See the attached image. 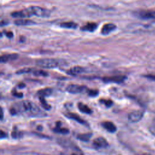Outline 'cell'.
I'll use <instances>...</instances> for the list:
<instances>
[{"instance_id":"35","label":"cell","mask_w":155,"mask_h":155,"mask_svg":"<svg viewBox=\"0 0 155 155\" xmlns=\"http://www.w3.org/2000/svg\"><path fill=\"white\" fill-rule=\"evenodd\" d=\"M136 155H150V154H146V153H140V154H137Z\"/></svg>"},{"instance_id":"26","label":"cell","mask_w":155,"mask_h":155,"mask_svg":"<svg viewBox=\"0 0 155 155\" xmlns=\"http://www.w3.org/2000/svg\"><path fill=\"white\" fill-rule=\"evenodd\" d=\"M87 92L88 93V94L91 97H94L98 95L99 91L97 90H91V89H87Z\"/></svg>"},{"instance_id":"19","label":"cell","mask_w":155,"mask_h":155,"mask_svg":"<svg viewBox=\"0 0 155 155\" xmlns=\"http://www.w3.org/2000/svg\"><path fill=\"white\" fill-rule=\"evenodd\" d=\"M91 136H92V134L91 133H87L79 134L77 135V138L81 141L88 142Z\"/></svg>"},{"instance_id":"33","label":"cell","mask_w":155,"mask_h":155,"mask_svg":"<svg viewBox=\"0 0 155 155\" xmlns=\"http://www.w3.org/2000/svg\"><path fill=\"white\" fill-rule=\"evenodd\" d=\"M145 77L153 80H155V75H147Z\"/></svg>"},{"instance_id":"25","label":"cell","mask_w":155,"mask_h":155,"mask_svg":"<svg viewBox=\"0 0 155 155\" xmlns=\"http://www.w3.org/2000/svg\"><path fill=\"white\" fill-rule=\"evenodd\" d=\"M100 102L102 103V104H104V105H105L107 107H110L112 104H113V102L112 101L110 100V99H101L99 100Z\"/></svg>"},{"instance_id":"17","label":"cell","mask_w":155,"mask_h":155,"mask_svg":"<svg viewBox=\"0 0 155 155\" xmlns=\"http://www.w3.org/2000/svg\"><path fill=\"white\" fill-rule=\"evenodd\" d=\"M52 93V89L50 88H45L44 89H41L38 91V94L39 96L42 97H47L50 96Z\"/></svg>"},{"instance_id":"15","label":"cell","mask_w":155,"mask_h":155,"mask_svg":"<svg viewBox=\"0 0 155 155\" xmlns=\"http://www.w3.org/2000/svg\"><path fill=\"white\" fill-rule=\"evenodd\" d=\"M78 108L79 110V111L83 113H85V114H90L92 113V111L91 110V108L87 105L82 103V102H79L78 103Z\"/></svg>"},{"instance_id":"12","label":"cell","mask_w":155,"mask_h":155,"mask_svg":"<svg viewBox=\"0 0 155 155\" xmlns=\"http://www.w3.org/2000/svg\"><path fill=\"white\" fill-rule=\"evenodd\" d=\"M18 58V54L16 53H12V54H4L1 56V63H5L11 61H13L16 59Z\"/></svg>"},{"instance_id":"31","label":"cell","mask_w":155,"mask_h":155,"mask_svg":"<svg viewBox=\"0 0 155 155\" xmlns=\"http://www.w3.org/2000/svg\"><path fill=\"white\" fill-rule=\"evenodd\" d=\"M5 34L7 36V37H8L9 38H12L13 36V33L11 32V31H6V32H5Z\"/></svg>"},{"instance_id":"7","label":"cell","mask_w":155,"mask_h":155,"mask_svg":"<svg viewBox=\"0 0 155 155\" xmlns=\"http://www.w3.org/2000/svg\"><path fill=\"white\" fill-rule=\"evenodd\" d=\"M137 16L143 19L155 21V10H144L137 13Z\"/></svg>"},{"instance_id":"13","label":"cell","mask_w":155,"mask_h":155,"mask_svg":"<svg viewBox=\"0 0 155 155\" xmlns=\"http://www.w3.org/2000/svg\"><path fill=\"white\" fill-rule=\"evenodd\" d=\"M85 69L80 66H74L73 67H71L70 69H69L67 71V73L71 76H76L79 74H81L82 73L84 72Z\"/></svg>"},{"instance_id":"27","label":"cell","mask_w":155,"mask_h":155,"mask_svg":"<svg viewBox=\"0 0 155 155\" xmlns=\"http://www.w3.org/2000/svg\"><path fill=\"white\" fill-rule=\"evenodd\" d=\"M21 133H20L19 131H18L17 130H13L12 133V136L14 138V139H16L17 137H21Z\"/></svg>"},{"instance_id":"11","label":"cell","mask_w":155,"mask_h":155,"mask_svg":"<svg viewBox=\"0 0 155 155\" xmlns=\"http://www.w3.org/2000/svg\"><path fill=\"white\" fill-rule=\"evenodd\" d=\"M116 28V26L114 24L108 23L105 24L101 30V33L102 35H108L111 31H114Z\"/></svg>"},{"instance_id":"24","label":"cell","mask_w":155,"mask_h":155,"mask_svg":"<svg viewBox=\"0 0 155 155\" xmlns=\"http://www.w3.org/2000/svg\"><path fill=\"white\" fill-rule=\"evenodd\" d=\"M35 69L31 68H24L22 69H20L16 71L17 74H25V73H32Z\"/></svg>"},{"instance_id":"23","label":"cell","mask_w":155,"mask_h":155,"mask_svg":"<svg viewBox=\"0 0 155 155\" xmlns=\"http://www.w3.org/2000/svg\"><path fill=\"white\" fill-rule=\"evenodd\" d=\"M32 73L34 75L38 76H48V73L47 71L41 70H34Z\"/></svg>"},{"instance_id":"4","label":"cell","mask_w":155,"mask_h":155,"mask_svg":"<svg viewBox=\"0 0 155 155\" xmlns=\"http://www.w3.org/2000/svg\"><path fill=\"white\" fill-rule=\"evenodd\" d=\"M88 88L85 86L80 85L77 84H70L66 88V91L71 94H78L82 93L85 91H87Z\"/></svg>"},{"instance_id":"2","label":"cell","mask_w":155,"mask_h":155,"mask_svg":"<svg viewBox=\"0 0 155 155\" xmlns=\"http://www.w3.org/2000/svg\"><path fill=\"white\" fill-rule=\"evenodd\" d=\"M11 15L14 18H28L33 15L39 17H48L50 16V12L40 7L31 6L22 10L14 12Z\"/></svg>"},{"instance_id":"29","label":"cell","mask_w":155,"mask_h":155,"mask_svg":"<svg viewBox=\"0 0 155 155\" xmlns=\"http://www.w3.org/2000/svg\"><path fill=\"white\" fill-rule=\"evenodd\" d=\"M12 93H13V95L18 97H22L23 96V94L22 93H18L16 90H14Z\"/></svg>"},{"instance_id":"8","label":"cell","mask_w":155,"mask_h":155,"mask_svg":"<svg viewBox=\"0 0 155 155\" xmlns=\"http://www.w3.org/2000/svg\"><path fill=\"white\" fill-rule=\"evenodd\" d=\"M127 77L123 75H117L111 77H104L102 78V81L105 83L109 82H114V83H121L123 82Z\"/></svg>"},{"instance_id":"5","label":"cell","mask_w":155,"mask_h":155,"mask_svg":"<svg viewBox=\"0 0 155 155\" xmlns=\"http://www.w3.org/2000/svg\"><path fill=\"white\" fill-rule=\"evenodd\" d=\"M143 116V112L140 110H134L128 115V119L130 122L135 123L140 121Z\"/></svg>"},{"instance_id":"18","label":"cell","mask_w":155,"mask_h":155,"mask_svg":"<svg viewBox=\"0 0 155 155\" xmlns=\"http://www.w3.org/2000/svg\"><path fill=\"white\" fill-rule=\"evenodd\" d=\"M15 24L17 25H28L35 24V22L28 19H18L15 21Z\"/></svg>"},{"instance_id":"6","label":"cell","mask_w":155,"mask_h":155,"mask_svg":"<svg viewBox=\"0 0 155 155\" xmlns=\"http://www.w3.org/2000/svg\"><path fill=\"white\" fill-rule=\"evenodd\" d=\"M93 146L96 149L106 148L108 146V142L104 137H99L93 140Z\"/></svg>"},{"instance_id":"10","label":"cell","mask_w":155,"mask_h":155,"mask_svg":"<svg viewBox=\"0 0 155 155\" xmlns=\"http://www.w3.org/2000/svg\"><path fill=\"white\" fill-rule=\"evenodd\" d=\"M102 126L108 132L113 133L116 131V126L110 121H105L101 124Z\"/></svg>"},{"instance_id":"20","label":"cell","mask_w":155,"mask_h":155,"mask_svg":"<svg viewBox=\"0 0 155 155\" xmlns=\"http://www.w3.org/2000/svg\"><path fill=\"white\" fill-rule=\"evenodd\" d=\"M61 155H84L78 148H73V150H68L61 153Z\"/></svg>"},{"instance_id":"28","label":"cell","mask_w":155,"mask_h":155,"mask_svg":"<svg viewBox=\"0 0 155 155\" xmlns=\"http://www.w3.org/2000/svg\"><path fill=\"white\" fill-rule=\"evenodd\" d=\"M149 130H150V131L151 133L152 134H153L154 136H155V124H152V125L150 127Z\"/></svg>"},{"instance_id":"1","label":"cell","mask_w":155,"mask_h":155,"mask_svg":"<svg viewBox=\"0 0 155 155\" xmlns=\"http://www.w3.org/2000/svg\"><path fill=\"white\" fill-rule=\"evenodd\" d=\"M10 112L12 114H22L31 117H43L47 114L35 103L25 100L14 104L11 107Z\"/></svg>"},{"instance_id":"34","label":"cell","mask_w":155,"mask_h":155,"mask_svg":"<svg viewBox=\"0 0 155 155\" xmlns=\"http://www.w3.org/2000/svg\"><path fill=\"white\" fill-rule=\"evenodd\" d=\"M3 119V110L1 108V120Z\"/></svg>"},{"instance_id":"14","label":"cell","mask_w":155,"mask_h":155,"mask_svg":"<svg viewBox=\"0 0 155 155\" xmlns=\"http://www.w3.org/2000/svg\"><path fill=\"white\" fill-rule=\"evenodd\" d=\"M53 131L55 133H60V134H66L69 133V130L66 128H62L61 127V122H58L56 123V127L53 128Z\"/></svg>"},{"instance_id":"21","label":"cell","mask_w":155,"mask_h":155,"mask_svg":"<svg viewBox=\"0 0 155 155\" xmlns=\"http://www.w3.org/2000/svg\"><path fill=\"white\" fill-rule=\"evenodd\" d=\"M61 27L66 28H76L78 27V24L73 22H65L61 24Z\"/></svg>"},{"instance_id":"22","label":"cell","mask_w":155,"mask_h":155,"mask_svg":"<svg viewBox=\"0 0 155 155\" xmlns=\"http://www.w3.org/2000/svg\"><path fill=\"white\" fill-rule=\"evenodd\" d=\"M39 100H40V102L41 104L42 107L47 110H50L51 108V105H50L45 100V97H42V96H39Z\"/></svg>"},{"instance_id":"16","label":"cell","mask_w":155,"mask_h":155,"mask_svg":"<svg viewBox=\"0 0 155 155\" xmlns=\"http://www.w3.org/2000/svg\"><path fill=\"white\" fill-rule=\"evenodd\" d=\"M97 27V25L94 22H88L82 27H81V30L87 31H93Z\"/></svg>"},{"instance_id":"3","label":"cell","mask_w":155,"mask_h":155,"mask_svg":"<svg viewBox=\"0 0 155 155\" xmlns=\"http://www.w3.org/2000/svg\"><path fill=\"white\" fill-rule=\"evenodd\" d=\"M36 64L44 68H53L64 65V61L58 59L44 58L41 59L36 61Z\"/></svg>"},{"instance_id":"32","label":"cell","mask_w":155,"mask_h":155,"mask_svg":"<svg viewBox=\"0 0 155 155\" xmlns=\"http://www.w3.org/2000/svg\"><path fill=\"white\" fill-rule=\"evenodd\" d=\"M5 137H7V134H5V133H4L2 130L1 131V139H3Z\"/></svg>"},{"instance_id":"30","label":"cell","mask_w":155,"mask_h":155,"mask_svg":"<svg viewBox=\"0 0 155 155\" xmlns=\"http://www.w3.org/2000/svg\"><path fill=\"white\" fill-rule=\"evenodd\" d=\"M22 155H48V154H41V153H24Z\"/></svg>"},{"instance_id":"9","label":"cell","mask_w":155,"mask_h":155,"mask_svg":"<svg viewBox=\"0 0 155 155\" xmlns=\"http://www.w3.org/2000/svg\"><path fill=\"white\" fill-rule=\"evenodd\" d=\"M64 115L67 118H69L70 119H73V120L78 122V123H79L81 124H83V125L86 124V122L84 119H82L79 115L76 114V113H65Z\"/></svg>"}]
</instances>
